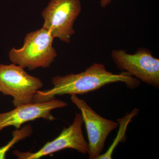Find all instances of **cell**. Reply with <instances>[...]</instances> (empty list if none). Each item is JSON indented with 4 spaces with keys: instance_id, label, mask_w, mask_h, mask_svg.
Segmentation results:
<instances>
[{
    "instance_id": "obj_1",
    "label": "cell",
    "mask_w": 159,
    "mask_h": 159,
    "mask_svg": "<svg viewBox=\"0 0 159 159\" xmlns=\"http://www.w3.org/2000/svg\"><path fill=\"white\" fill-rule=\"evenodd\" d=\"M51 81L53 88L46 90H38L33 102L50 101L57 96L85 94L114 83H124L131 89L137 88L140 84L139 79L126 72L113 74L107 70L104 65L97 63L79 74L58 75L53 77Z\"/></svg>"
},
{
    "instance_id": "obj_2",
    "label": "cell",
    "mask_w": 159,
    "mask_h": 159,
    "mask_svg": "<svg viewBox=\"0 0 159 159\" xmlns=\"http://www.w3.org/2000/svg\"><path fill=\"white\" fill-rule=\"evenodd\" d=\"M54 39L50 31L43 27L28 33L21 48L10 50L9 59L12 63L29 70L48 68L57 55L53 46Z\"/></svg>"
},
{
    "instance_id": "obj_3",
    "label": "cell",
    "mask_w": 159,
    "mask_h": 159,
    "mask_svg": "<svg viewBox=\"0 0 159 159\" xmlns=\"http://www.w3.org/2000/svg\"><path fill=\"white\" fill-rule=\"evenodd\" d=\"M43 85L39 78L29 75L21 67L0 64V92L13 97L15 107L34 102L36 92Z\"/></svg>"
},
{
    "instance_id": "obj_4",
    "label": "cell",
    "mask_w": 159,
    "mask_h": 159,
    "mask_svg": "<svg viewBox=\"0 0 159 159\" xmlns=\"http://www.w3.org/2000/svg\"><path fill=\"white\" fill-rule=\"evenodd\" d=\"M81 11L80 0H51L42 13L43 27L54 39L69 43L75 33L74 22Z\"/></svg>"
},
{
    "instance_id": "obj_5",
    "label": "cell",
    "mask_w": 159,
    "mask_h": 159,
    "mask_svg": "<svg viewBox=\"0 0 159 159\" xmlns=\"http://www.w3.org/2000/svg\"><path fill=\"white\" fill-rule=\"evenodd\" d=\"M111 58L119 70L157 89L159 87V59L149 50L139 49L134 54L113 50Z\"/></svg>"
},
{
    "instance_id": "obj_6",
    "label": "cell",
    "mask_w": 159,
    "mask_h": 159,
    "mask_svg": "<svg viewBox=\"0 0 159 159\" xmlns=\"http://www.w3.org/2000/svg\"><path fill=\"white\" fill-rule=\"evenodd\" d=\"M72 102L81 112L89 140L90 159H97L101 154L109 135L119 126V122L105 119L97 114L83 99L71 95Z\"/></svg>"
},
{
    "instance_id": "obj_7",
    "label": "cell",
    "mask_w": 159,
    "mask_h": 159,
    "mask_svg": "<svg viewBox=\"0 0 159 159\" xmlns=\"http://www.w3.org/2000/svg\"><path fill=\"white\" fill-rule=\"evenodd\" d=\"M83 123L81 114L76 113L71 125L64 129L56 139L46 143L38 151L21 152L16 150L13 155L20 159H38L66 148L74 149L84 155L88 154V143L82 132Z\"/></svg>"
},
{
    "instance_id": "obj_8",
    "label": "cell",
    "mask_w": 159,
    "mask_h": 159,
    "mask_svg": "<svg viewBox=\"0 0 159 159\" xmlns=\"http://www.w3.org/2000/svg\"><path fill=\"white\" fill-rule=\"evenodd\" d=\"M67 106L66 102L55 98L46 102H31L16 107L12 110L0 113V132L9 126L20 129L24 123L35 119L53 121L56 118L51 111Z\"/></svg>"
},
{
    "instance_id": "obj_9",
    "label": "cell",
    "mask_w": 159,
    "mask_h": 159,
    "mask_svg": "<svg viewBox=\"0 0 159 159\" xmlns=\"http://www.w3.org/2000/svg\"><path fill=\"white\" fill-rule=\"evenodd\" d=\"M33 129L31 125L24 126L12 132V139L5 146L0 148V159H6V154L16 144L31 136Z\"/></svg>"
},
{
    "instance_id": "obj_10",
    "label": "cell",
    "mask_w": 159,
    "mask_h": 159,
    "mask_svg": "<svg viewBox=\"0 0 159 159\" xmlns=\"http://www.w3.org/2000/svg\"><path fill=\"white\" fill-rule=\"evenodd\" d=\"M111 1L112 0H101L100 1V6L102 8H105L110 4Z\"/></svg>"
}]
</instances>
